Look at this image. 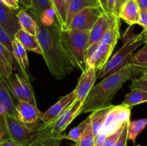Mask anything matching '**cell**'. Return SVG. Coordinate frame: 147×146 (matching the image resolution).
Returning a JSON list of instances; mask_svg holds the SVG:
<instances>
[{
	"label": "cell",
	"instance_id": "bcb514c9",
	"mask_svg": "<svg viewBox=\"0 0 147 146\" xmlns=\"http://www.w3.org/2000/svg\"><path fill=\"white\" fill-rule=\"evenodd\" d=\"M0 146H22L21 145L18 144L17 143L14 142L11 139L8 138L7 140H4L0 143Z\"/></svg>",
	"mask_w": 147,
	"mask_h": 146
},
{
	"label": "cell",
	"instance_id": "4fadbf2b",
	"mask_svg": "<svg viewBox=\"0 0 147 146\" xmlns=\"http://www.w3.org/2000/svg\"><path fill=\"white\" fill-rule=\"evenodd\" d=\"M17 12L18 11L8 8L0 1V26L11 39H14L15 33L20 29Z\"/></svg>",
	"mask_w": 147,
	"mask_h": 146
},
{
	"label": "cell",
	"instance_id": "b9f144b4",
	"mask_svg": "<svg viewBox=\"0 0 147 146\" xmlns=\"http://www.w3.org/2000/svg\"><path fill=\"white\" fill-rule=\"evenodd\" d=\"M107 137V135L104 133L100 132L98 134L94 136V143L93 146H103V143L105 141V139Z\"/></svg>",
	"mask_w": 147,
	"mask_h": 146
},
{
	"label": "cell",
	"instance_id": "6da1fadb",
	"mask_svg": "<svg viewBox=\"0 0 147 146\" xmlns=\"http://www.w3.org/2000/svg\"><path fill=\"white\" fill-rule=\"evenodd\" d=\"M28 13L37 24L36 37L49 71L55 79L63 80L74 70L75 66L62 36L61 28L57 21L52 25L45 26L37 16Z\"/></svg>",
	"mask_w": 147,
	"mask_h": 146
},
{
	"label": "cell",
	"instance_id": "e0dca14e",
	"mask_svg": "<svg viewBox=\"0 0 147 146\" xmlns=\"http://www.w3.org/2000/svg\"><path fill=\"white\" fill-rule=\"evenodd\" d=\"M133 66L134 77L147 74V47L146 43L144 44L142 50L132 55L130 61Z\"/></svg>",
	"mask_w": 147,
	"mask_h": 146
},
{
	"label": "cell",
	"instance_id": "c3c4849f",
	"mask_svg": "<svg viewBox=\"0 0 147 146\" xmlns=\"http://www.w3.org/2000/svg\"><path fill=\"white\" fill-rule=\"evenodd\" d=\"M100 7L103 9L104 12H107V4H106V0H99Z\"/></svg>",
	"mask_w": 147,
	"mask_h": 146
},
{
	"label": "cell",
	"instance_id": "816d5d0a",
	"mask_svg": "<svg viewBox=\"0 0 147 146\" xmlns=\"http://www.w3.org/2000/svg\"><path fill=\"white\" fill-rule=\"evenodd\" d=\"M72 146H78V145H77V144H76V145H72Z\"/></svg>",
	"mask_w": 147,
	"mask_h": 146
},
{
	"label": "cell",
	"instance_id": "60d3db41",
	"mask_svg": "<svg viewBox=\"0 0 147 146\" xmlns=\"http://www.w3.org/2000/svg\"><path fill=\"white\" fill-rule=\"evenodd\" d=\"M138 24L143 27V30L147 31V9L140 10Z\"/></svg>",
	"mask_w": 147,
	"mask_h": 146
},
{
	"label": "cell",
	"instance_id": "52a82bcc",
	"mask_svg": "<svg viewBox=\"0 0 147 146\" xmlns=\"http://www.w3.org/2000/svg\"><path fill=\"white\" fill-rule=\"evenodd\" d=\"M103 12L104 11L100 7H88L84 9L73 17L67 29L90 31L98 19Z\"/></svg>",
	"mask_w": 147,
	"mask_h": 146
},
{
	"label": "cell",
	"instance_id": "ac0fdd59",
	"mask_svg": "<svg viewBox=\"0 0 147 146\" xmlns=\"http://www.w3.org/2000/svg\"><path fill=\"white\" fill-rule=\"evenodd\" d=\"M14 38L18 40L27 51L33 52L42 55L41 47L36 36L31 35L20 29L15 33Z\"/></svg>",
	"mask_w": 147,
	"mask_h": 146
},
{
	"label": "cell",
	"instance_id": "f1b7e54d",
	"mask_svg": "<svg viewBox=\"0 0 147 146\" xmlns=\"http://www.w3.org/2000/svg\"><path fill=\"white\" fill-rule=\"evenodd\" d=\"M17 77L20 80L22 87L23 93H24L26 101L28 102L30 104H33L34 106H37L34 93V91H33V88L32 87L31 83H30V78L24 77L22 74H19V73H17Z\"/></svg>",
	"mask_w": 147,
	"mask_h": 146
},
{
	"label": "cell",
	"instance_id": "2e32d148",
	"mask_svg": "<svg viewBox=\"0 0 147 146\" xmlns=\"http://www.w3.org/2000/svg\"><path fill=\"white\" fill-rule=\"evenodd\" d=\"M139 11L140 9L135 0H126L121 8L119 17L129 26H133L139 22Z\"/></svg>",
	"mask_w": 147,
	"mask_h": 146
},
{
	"label": "cell",
	"instance_id": "681fc988",
	"mask_svg": "<svg viewBox=\"0 0 147 146\" xmlns=\"http://www.w3.org/2000/svg\"><path fill=\"white\" fill-rule=\"evenodd\" d=\"M70 1H71V0H65V4H66V7H67V10L68 9V7H69V4H70Z\"/></svg>",
	"mask_w": 147,
	"mask_h": 146
},
{
	"label": "cell",
	"instance_id": "d6a6232c",
	"mask_svg": "<svg viewBox=\"0 0 147 146\" xmlns=\"http://www.w3.org/2000/svg\"><path fill=\"white\" fill-rule=\"evenodd\" d=\"M129 88L131 90H142L147 92V74L133 78Z\"/></svg>",
	"mask_w": 147,
	"mask_h": 146
},
{
	"label": "cell",
	"instance_id": "7bdbcfd3",
	"mask_svg": "<svg viewBox=\"0 0 147 146\" xmlns=\"http://www.w3.org/2000/svg\"><path fill=\"white\" fill-rule=\"evenodd\" d=\"M126 0H116V4H115V8L113 10V14L116 17H119V12H120L121 8L122 5L124 4V2Z\"/></svg>",
	"mask_w": 147,
	"mask_h": 146
},
{
	"label": "cell",
	"instance_id": "d590c367",
	"mask_svg": "<svg viewBox=\"0 0 147 146\" xmlns=\"http://www.w3.org/2000/svg\"><path fill=\"white\" fill-rule=\"evenodd\" d=\"M11 40H12V39L9 36V34L4 31V29L0 26V43L3 44L7 49V50L9 52L10 54L13 56Z\"/></svg>",
	"mask_w": 147,
	"mask_h": 146
},
{
	"label": "cell",
	"instance_id": "5bb4252c",
	"mask_svg": "<svg viewBox=\"0 0 147 146\" xmlns=\"http://www.w3.org/2000/svg\"><path fill=\"white\" fill-rule=\"evenodd\" d=\"M17 118L24 123H34L40 121L42 112L37 108L26 101H18L16 104Z\"/></svg>",
	"mask_w": 147,
	"mask_h": 146
},
{
	"label": "cell",
	"instance_id": "8d00e7d4",
	"mask_svg": "<svg viewBox=\"0 0 147 146\" xmlns=\"http://www.w3.org/2000/svg\"><path fill=\"white\" fill-rule=\"evenodd\" d=\"M123 127H124V124L117 131L109 135H107V137L105 139V141L103 143V146H115L116 142L119 140V137H120L121 134V132L123 130Z\"/></svg>",
	"mask_w": 147,
	"mask_h": 146
},
{
	"label": "cell",
	"instance_id": "7c38bea8",
	"mask_svg": "<svg viewBox=\"0 0 147 146\" xmlns=\"http://www.w3.org/2000/svg\"><path fill=\"white\" fill-rule=\"evenodd\" d=\"M81 76L79 78L78 82L74 91L76 92L78 100L82 102L85 100L92 87L95 85L97 72L95 69L91 67H87L83 72H82Z\"/></svg>",
	"mask_w": 147,
	"mask_h": 146
},
{
	"label": "cell",
	"instance_id": "7a4b0ae2",
	"mask_svg": "<svg viewBox=\"0 0 147 146\" xmlns=\"http://www.w3.org/2000/svg\"><path fill=\"white\" fill-rule=\"evenodd\" d=\"M134 77L133 66L129 62L120 70L103 78L88 93L79 110V115L111 105L112 100L123 84Z\"/></svg>",
	"mask_w": 147,
	"mask_h": 146
},
{
	"label": "cell",
	"instance_id": "7402d4cb",
	"mask_svg": "<svg viewBox=\"0 0 147 146\" xmlns=\"http://www.w3.org/2000/svg\"><path fill=\"white\" fill-rule=\"evenodd\" d=\"M120 20L119 17L115 19L111 25L104 33L99 43L116 47L118 40L120 39Z\"/></svg>",
	"mask_w": 147,
	"mask_h": 146
},
{
	"label": "cell",
	"instance_id": "603a6c76",
	"mask_svg": "<svg viewBox=\"0 0 147 146\" xmlns=\"http://www.w3.org/2000/svg\"><path fill=\"white\" fill-rule=\"evenodd\" d=\"M17 17L21 29L31 35L36 36L37 34L36 21L26 10L20 9L17 12Z\"/></svg>",
	"mask_w": 147,
	"mask_h": 146
},
{
	"label": "cell",
	"instance_id": "9c48e42d",
	"mask_svg": "<svg viewBox=\"0 0 147 146\" xmlns=\"http://www.w3.org/2000/svg\"><path fill=\"white\" fill-rule=\"evenodd\" d=\"M83 102L76 99L55 121L52 123V133L57 136L63 134L69 125L79 115V110L81 108Z\"/></svg>",
	"mask_w": 147,
	"mask_h": 146
},
{
	"label": "cell",
	"instance_id": "cb8c5ba5",
	"mask_svg": "<svg viewBox=\"0 0 147 146\" xmlns=\"http://www.w3.org/2000/svg\"><path fill=\"white\" fill-rule=\"evenodd\" d=\"M113 104H111V105L108 106V107L94 110V111L91 112L92 113L89 115L90 125H91L92 130H93L94 136H96V135L100 133V130L103 126L106 115H107L109 110L113 107Z\"/></svg>",
	"mask_w": 147,
	"mask_h": 146
},
{
	"label": "cell",
	"instance_id": "4316f807",
	"mask_svg": "<svg viewBox=\"0 0 147 146\" xmlns=\"http://www.w3.org/2000/svg\"><path fill=\"white\" fill-rule=\"evenodd\" d=\"M147 101V92L142 90H131L126 94L121 104L132 108L134 106L144 103Z\"/></svg>",
	"mask_w": 147,
	"mask_h": 146
},
{
	"label": "cell",
	"instance_id": "f546056e",
	"mask_svg": "<svg viewBox=\"0 0 147 146\" xmlns=\"http://www.w3.org/2000/svg\"><path fill=\"white\" fill-rule=\"evenodd\" d=\"M89 122H90V117L88 116L86 120L81 122L78 125L71 129L68 134L63 135V139L73 140V141L76 143V144H78Z\"/></svg>",
	"mask_w": 147,
	"mask_h": 146
},
{
	"label": "cell",
	"instance_id": "836d02e7",
	"mask_svg": "<svg viewBox=\"0 0 147 146\" xmlns=\"http://www.w3.org/2000/svg\"><path fill=\"white\" fill-rule=\"evenodd\" d=\"M63 135L64 134L57 136H53L48 138L39 140L30 146H60L62 140H63Z\"/></svg>",
	"mask_w": 147,
	"mask_h": 146
},
{
	"label": "cell",
	"instance_id": "484cf974",
	"mask_svg": "<svg viewBox=\"0 0 147 146\" xmlns=\"http://www.w3.org/2000/svg\"><path fill=\"white\" fill-rule=\"evenodd\" d=\"M53 8L55 13V19L62 30L66 29L67 10L65 0H51Z\"/></svg>",
	"mask_w": 147,
	"mask_h": 146
},
{
	"label": "cell",
	"instance_id": "74e56055",
	"mask_svg": "<svg viewBox=\"0 0 147 146\" xmlns=\"http://www.w3.org/2000/svg\"><path fill=\"white\" fill-rule=\"evenodd\" d=\"M129 122V121H128ZM128 122L124 124V127H123V130L121 132L120 137H119V140L116 142L115 146H127V142H128V137H127V126H128Z\"/></svg>",
	"mask_w": 147,
	"mask_h": 146
},
{
	"label": "cell",
	"instance_id": "1f68e13d",
	"mask_svg": "<svg viewBox=\"0 0 147 146\" xmlns=\"http://www.w3.org/2000/svg\"><path fill=\"white\" fill-rule=\"evenodd\" d=\"M93 143H94V135H93V130H92L90 122H89L77 145L93 146Z\"/></svg>",
	"mask_w": 147,
	"mask_h": 146
},
{
	"label": "cell",
	"instance_id": "44dd1931",
	"mask_svg": "<svg viewBox=\"0 0 147 146\" xmlns=\"http://www.w3.org/2000/svg\"><path fill=\"white\" fill-rule=\"evenodd\" d=\"M16 63L13 56L3 44L0 43V74L7 78L12 73L13 67Z\"/></svg>",
	"mask_w": 147,
	"mask_h": 146
},
{
	"label": "cell",
	"instance_id": "ba28073f",
	"mask_svg": "<svg viewBox=\"0 0 147 146\" xmlns=\"http://www.w3.org/2000/svg\"><path fill=\"white\" fill-rule=\"evenodd\" d=\"M115 47L98 43L87 49L86 53V68L91 67L98 72L111 56Z\"/></svg>",
	"mask_w": 147,
	"mask_h": 146
},
{
	"label": "cell",
	"instance_id": "ab89813d",
	"mask_svg": "<svg viewBox=\"0 0 147 146\" xmlns=\"http://www.w3.org/2000/svg\"><path fill=\"white\" fill-rule=\"evenodd\" d=\"M0 1L6 7L12 10L19 11L21 9L18 0H0Z\"/></svg>",
	"mask_w": 147,
	"mask_h": 146
},
{
	"label": "cell",
	"instance_id": "3957f363",
	"mask_svg": "<svg viewBox=\"0 0 147 146\" xmlns=\"http://www.w3.org/2000/svg\"><path fill=\"white\" fill-rule=\"evenodd\" d=\"M4 118L9 138L22 146H30L39 140L55 136L52 133V123H24L8 114Z\"/></svg>",
	"mask_w": 147,
	"mask_h": 146
},
{
	"label": "cell",
	"instance_id": "9a60e30c",
	"mask_svg": "<svg viewBox=\"0 0 147 146\" xmlns=\"http://www.w3.org/2000/svg\"><path fill=\"white\" fill-rule=\"evenodd\" d=\"M11 45H12V54L16 63V67H17L20 70V74L30 78L28 75L29 61L27 50L15 38L12 39L11 40Z\"/></svg>",
	"mask_w": 147,
	"mask_h": 146
},
{
	"label": "cell",
	"instance_id": "d4e9b609",
	"mask_svg": "<svg viewBox=\"0 0 147 146\" xmlns=\"http://www.w3.org/2000/svg\"><path fill=\"white\" fill-rule=\"evenodd\" d=\"M4 81L11 96H14L17 101H26L23 93L22 87L17 77V73L12 72L7 78H4Z\"/></svg>",
	"mask_w": 147,
	"mask_h": 146
},
{
	"label": "cell",
	"instance_id": "ffe728a7",
	"mask_svg": "<svg viewBox=\"0 0 147 146\" xmlns=\"http://www.w3.org/2000/svg\"><path fill=\"white\" fill-rule=\"evenodd\" d=\"M0 103L6 107L7 114L17 117L16 104L14 102L12 96L4 81V77L0 74Z\"/></svg>",
	"mask_w": 147,
	"mask_h": 146
},
{
	"label": "cell",
	"instance_id": "d6986e66",
	"mask_svg": "<svg viewBox=\"0 0 147 146\" xmlns=\"http://www.w3.org/2000/svg\"><path fill=\"white\" fill-rule=\"evenodd\" d=\"M100 7L99 0H71L67 9L66 29H67L73 17L78 12L88 7Z\"/></svg>",
	"mask_w": 147,
	"mask_h": 146
},
{
	"label": "cell",
	"instance_id": "7dc6e473",
	"mask_svg": "<svg viewBox=\"0 0 147 146\" xmlns=\"http://www.w3.org/2000/svg\"><path fill=\"white\" fill-rule=\"evenodd\" d=\"M140 10L147 9V0H135Z\"/></svg>",
	"mask_w": 147,
	"mask_h": 146
},
{
	"label": "cell",
	"instance_id": "e575fe53",
	"mask_svg": "<svg viewBox=\"0 0 147 146\" xmlns=\"http://www.w3.org/2000/svg\"><path fill=\"white\" fill-rule=\"evenodd\" d=\"M40 21L45 26L52 25L56 21L55 13L53 7L47 9L42 13L40 18Z\"/></svg>",
	"mask_w": 147,
	"mask_h": 146
},
{
	"label": "cell",
	"instance_id": "f6af8a7d",
	"mask_svg": "<svg viewBox=\"0 0 147 146\" xmlns=\"http://www.w3.org/2000/svg\"><path fill=\"white\" fill-rule=\"evenodd\" d=\"M106 4H107V13L113 14L116 0H106Z\"/></svg>",
	"mask_w": 147,
	"mask_h": 146
},
{
	"label": "cell",
	"instance_id": "f35d334b",
	"mask_svg": "<svg viewBox=\"0 0 147 146\" xmlns=\"http://www.w3.org/2000/svg\"><path fill=\"white\" fill-rule=\"evenodd\" d=\"M8 138H9V136L6 127L4 116H2L0 117V143Z\"/></svg>",
	"mask_w": 147,
	"mask_h": 146
},
{
	"label": "cell",
	"instance_id": "4dcf8cb0",
	"mask_svg": "<svg viewBox=\"0 0 147 146\" xmlns=\"http://www.w3.org/2000/svg\"><path fill=\"white\" fill-rule=\"evenodd\" d=\"M31 1L32 7L26 11L35 14L39 18L45 10L53 7L51 0H31Z\"/></svg>",
	"mask_w": 147,
	"mask_h": 146
},
{
	"label": "cell",
	"instance_id": "8fae6325",
	"mask_svg": "<svg viewBox=\"0 0 147 146\" xmlns=\"http://www.w3.org/2000/svg\"><path fill=\"white\" fill-rule=\"evenodd\" d=\"M116 17H116L114 14L107 12H103L99 17L93 27L90 30L87 49L93 46L97 45L100 42L104 33L111 25Z\"/></svg>",
	"mask_w": 147,
	"mask_h": 146
},
{
	"label": "cell",
	"instance_id": "83f0119b",
	"mask_svg": "<svg viewBox=\"0 0 147 146\" xmlns=\"http://www.w3.org/2000/svg\"><path fill=\"white\" fill-rule=\"evenodd\" d=\"M147 124L146 118L139 119V120L128 122L127 126V137L128 140H131L132 143L135 144L137 136L145 128Z\"/></svg>",
	"mask_w": 147,
	"mask_h": 146
},
{
	"label": "cell",
	"instance_id": "f907efd6",
	"mask_svg": "<svg viewBox=\"0 0 147 146\" xmlns=\"http://www.w3.org/2000/svg\"><path fill=\"white\" fill-rule=\"evenodd\" d=\"M134 146H142L141 145H134Z\"/></svg>",
	"mask_w": 147,
	"mask_h": 146
},
{
	"label": "cell",
	"instance_id": "5b68a950",
	"mask_svg": "<svg viewBox=\"0 0 147 146\" xmlns=\"http://www.w3.org/2000/svg\"><path fill=\"white\" fill-rule=\"evenodd\" d=\"M61 34L75 68L83 72L86 69V53L90 31L66 29H61Z\"/></svg>",
	"mask_w": 147,
	"mask_h": 146
},
{
	"label": "cell",
	"instance_id": "277c9868",
	"mask_svg": "<svg viewBox=\"0 0 147 146\" xmlns=\"http://www.w3.org/2000/svg\"><path fill=\"white\" fill-rule=\"evenodd\" d=\"M147 31H143L139 34L134 32L133 26H129L123 36V46L120 50L109 58L105 65L96 74V78L103 79L115 72L118 71L126 64L131 61L133 52L142 44L146 43Z\"/></svg>",
	"mask_w": 147,
	"mask_h": 146
},
{
	"label": "cell",
	"instance_id": "ee69618b",
	"mask_svg": "<svg viewBox=\"0 0 147 146\" xmlns=\"http://www.w3.org/2000/svg\"><path fill=\"white\" fill-rule=\"evenodd\" d=\"M22 9L28 10L32 7L31 0H18Z\"/></svg>",
	"mask_w": 147,
	"mask_h": 146
},
{
	"label": "cell",
	"instance_id": "8992f818",
	"mask_svg": "<svg viewBox=\"0 0 147 146\" xmlns=\"http://www.w3.org/2000/svg\"><path fill=\"white\" fill-rule=\"evenodd\" d=\"M131 108L123 104L113 105L106 115L100 132L107 135L117 131L123 124L130 120Z\"/></svg>",
	"mask_w": 147,
	"mask_h": 146
},
{
	"label": "cell",
	"instance_id": "30bf717a",
	"mask_svg": "<svg viewBox=\"0 0 147 146\" xmlns=\"http://www.w3.org/2000/svg\"><path fill=\"white\" fill-rule=\"evenodd\" d=\"M77 99L74 90L62 97L55 104L40 115V121L45 124L53 123Z\"/></svg>",
	"mask_w": 147,
	"mask_h": 146
}]
</instances>
